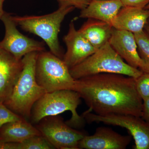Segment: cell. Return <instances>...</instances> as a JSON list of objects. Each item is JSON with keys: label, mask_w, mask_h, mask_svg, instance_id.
I'll use <instances>...</instances> for the list:
<instances>
[{"label": "cell", "mask_w": 149, "mask_h": 149, "mask_svg": "<svg viewBox=\"0 0 149 149\" xmlns=\"http://www.w3.org/2000/svg\"><path fill=\"white\" fill-rule=\"evenodd\" d=\"M20 149H52L54 148L42 135L32 136L20 143Z\"/></svg>", "instance_id": "obj_19"}, {"label": "cell", "mask_w": 149, "mask_h": 149, "mask_svg": "<svg viewBox=\"0 0 149 149\" xmlns=\"http://www.w3.org/2000/svg\"><path fill=\"white\" fill-rule=\"evenodd\" d=\"M113 27L106 22L94 19H88L79 31L96 49L108 42Z\"/></svg>", "instance_id": "obj_17"}, {"label": "cell", "mask_w": 149, "mask_h": 149, "mask_svg": "<svg viewBox=\"0 0 149 149\" xmlns=\"http://www.w3.org/2000/svg\"><path fill=\"white\" fill-rule=\"evenodd\" d=\"M5 1V0H3L4 1Z\"/></svg>", "instance_id": "obj_30"}, {"label": "cell", "mask_w": 149, "mask_h": 149, "mask_svg": "<svg viewBox=\"0 0 149 149\" xmlns=\"http://www.w3.org/2000/svg\"><path fill=\"white\" fill-rule=\"evenodd\" d=\"M109 43L126 63L143 72H149L148 68L139 55L133 33L113 28Z\"/></svg>", "instance_id": "obj_10"}, {"label": "cell", "mask_w": 149, "mask_h": 149, "mask_svg": "<svg viewBox=\"0 0 149 149\" xmlns=\"http://www.w3.org/2000/svg\"><path fill=\"white\" fill-rule=\"evenodd\" d=\"M147 9H148V10H149V3L148 4V5L147 6Z\"/></svg>", "instance_id": "obj_28"}, {"label": "cell", "mask_w": 149, "mask_h": 149, "mask_svg": "<svg viewBox=\"0 0 149 149\" xmlns=\"http://www.w3.org/2000/svg\"><path fill=\"white\" fill-rule=\"evenodd\" d=\"M81 99L79 93L72 90L46 93L33 106L30 115L31 121L38 123L47 116H58L64 112L70 111L72 116L70 119L65 121L67 124L76 129L83 128L85 120L77 111Z\"/></svg>", "instance_id": "obj_4"}, {"label": "cell", "mask_w": 149, "mask_h": 149, "mask_svg": "<svg viewBox=\"0 0 149 149\" xmlns=\"http://www.w3.org/2000/svg\"><path fill=\"white\" fill-rule=\"evenodd\" d=\"M123 7L144 8L149 3V0H120Z\"/></svg>", "instance_id": "obj_23"}, {"label": "cell", "mask_w": 149, "mask_h": 149, "mask_svg": "<svg viewBox=\"0 0 149 149\" xmlns=\"http://www.w3.org/2000/svg\"><path fill=\"white\" fill-rule=\"evenodd\" d=\"M59 6H70L82 10L89 4L91 0H57Z\"/></svg>", "instance_id": "obj_22"}, {"label": "cell", "mask_w": 149, "mask_h": 149, "mask_svg": "<svg viewBox=\"0 0 149 149\" xmlns=\"http://www.w3.org/2000/svg\"><path fill=\"white\" fill-rule=\"evenodd\" d=\"M136 87L142 100L149 98V72H143L136 79Z\"/></svg>", "instance_id": "obj_21"}, {"label": "cell", "mask_w": 149, "mask_h": 149, "mask_svg": "<svg viewBox=\"0 0 149 149\" xmlns=\"http://www.w3.org/2000/svg\"><path fill=\"white\" fill-rule=\"evenodd\" d=\"M38 123L36 128L55 149H79V142L87 135L70 127L57 116L45 118Z\"/></svg>", "instance_id": "obj_8"}, {"label": "cell", "mask_w": 149, "mask_h": 149, "mask_svg": "<svg viewBox=\"0 0 149 149\" xmlns=\"http://www.w3.org/2000/svg\"><path fill=\"white\" fill-rule=\"evenodd\" d=\"M38 53H30L22 58L23 68L10 95L4 102L11 110L25 119L30 118L33 106L46 93L35 77Z\"/></svg>", "instance_id": "obj_2"}, {"label": "cell", "mask_w": 149, "mask_h": 149, "mask_svg": "<svg viewBox=\"0 0 149 149\" xmlns=\"http://www.w3.org/2000/svg\"><path fill=\"white\" fill-rule=\"evenodd\" d=\"M35 77L37 83L46 93L60 90L74 91L76 80L62 59L50 52H38Z\"/></svg>", "instance_id": "obj_6"}, {"label": "cell", "mask_w": 149, "mask_h": 149, "mask_svg": "<svg viewBox=\"0 0 149 149\" xmlns=\"http://www.w3.org/2000/svg\"><path fill=\"white\" fill-rule=\"evenodd\" d=\"M123 7L120 0L91 1L86 8L81 10L79 17L94 19L111 25L113 20Z\"/></svg>", "instance_id": "obj_15"}, {"label": "cell", "mask_w": 149, "mask_h": 149, "mask_svg": "<svg viewBox=\"0 0 149 149\" xmlns=\"http://www.w3.org/2000/svg\"><path fill=\"white\" fill-rule=\"evenodd\" d=\"M134 34L139 55L149 71V35L144 30Z\"/></svg>", "instance_id": "obj_18"}, {"label": "cell", "mask_w": 149, "mask_h": 149, "mask_svg": "<svg viewBox=\"0 0 149 149\" xmlns=\"http://www.w3.org/2000/svg\"><path fill=\"white\" fill-rule=\"evenodd\" d=\"M3 0H0V20H1V18L5 12L4 11L3 9Z\"/></svg>", "instance_id": "obj_26"}, {"label": "cell", "mask_w": 149, "mask_h": 149, "mask_svg": "<svg viewBox=\"0 0 149 149\" xmlns=\"http://www.w3.org/2000/svg\"><path fill=\"white\" fill-rule=\"evenodd\" d=\"M63 41L67 50L63 60L69 69L84 61L97 50L76 29L73 20L70 23Z\"/></svg>", "instance_id": "obj_11"}, {"label": "cell", "mask_w": 149, "mask_h": 149, "mask_svg": "<svg viewBox=\"0 0 149 149\" xmlns=\"http://www.w3.org/2000/svg\"><path fill=\"white\" fill-rule=\"evenodd\" d=\"M148 18V10L123 7L113 20L111 26L114 29L135 34L143 30Z\"/></svg>", "instance_id": "obj_14"}, {"label": "cell", "mask_w": 149, "mask_h": 149, "mask_svg": "<svg viewBox=\"0 0 149 149\" xmlns=\"http://www.w3.org/2000/svg\"><path fill=\"white\" fill-rule=\"evenodd\" d=\"M41 133L26 119L8 123L0 129V142L22 143L32 136Z\"/></svg>", "instance_id": "obj_16"}, {"label": "cell", "mask_w": 149, "mask_h": 149, "mask_svg": "<svg viewBox=\"0 0 149 149\" xmlns=\"http://www.w3.org/2000/svg\"><path fill=\"white\" fill-rule=\"evenodd\" d=\"M23 68L22 59L14 56L0 46V102L10 95Z\"/></svg>", "instance_id": "obj_13"}, {"label": "cell", "mask_w": 149, "mask_h": 149, "mask_svg": "<svg viewBox=\"0 0 149 149\" xmlns=\"http://www.w3.org/2000/svg\"><path fill=\"white\" fill-rule=\"evenodd\" d=\"M74 8L70 6H61L54 12L45 15H12V18L22 29L42 38L51 52L63 59L64 55L62 54L58 35L62 22Z\"/></svg>", "instance_id": "obj_5"}, {"label": "cell", "mask_w": 149, "mask_h": 149, "mask_svg": "<svg viewBox=\"0 0 149 149\" xmlns=\"http://www.w3.org/2000/svg\"><path fill=\"white\" fill-rule=\"evenodd\" d=\"M141 117L149 123V98L143 100Z\"/></svg>", "instance_id": "obj_24"}, {"label": "cell", "mask_w": 149, "mask_h": 149, "mask_svg": "<svg viewBox=\"0 0 149 149\" xmlns=\"http://www.w3.org/2000/svg\"><path fill=\"white\" fill-rule=\"evenodd\" d=\"M0 149H20V143L0 142Z\"/></svg>", "instance_id": "obj_25"}, {"label": "cell", "mask_w": 149, "mask_h": 149, "mask_svg": "<svg viewBox=\"0 0 149 149\" xmlns=\"http://www.w3.org/2000/svg\"><path fill=\"white\" fill-rule=\"evenodd\" d=\"M72 77L78 80L100 73H115L137 78L143 71L128 65L107 43L84 61L70 69Z\"/></svg>", "instance_id": "obj_3"}, {"label": "cell", "mask_w": 149, "mask_h": 149, "mask_svg": "<svg viewBox=\"0 0 149 149\" xmlns=\"http://www.w3.org/2000/svg\"><path fill=\"white\" fill-rule=\"evenodd\" d=\"M74 91L99 115H132L141 117L143 101L136 78L115 73H100L76 80Z\"/></svg>", "instance_id": "obj_1"}, {"label": "cell", "mask_w": 149, "mask_h": 149, "mask_svg": "<svg viewBox=\"0 0 149 149\" xmlns=\"http://www.w3.org/2000/svg\"><path fill=\"white\" fill-rule=\"evenodd\" d=\"M81 116L89 123H103L126 128L135 141L133 149H149V123L141 117L127 114L101 116L87 111Z\"/></svg>", "instance_id": "obj_7"}, {"label": "cell", "mask_w": 149, "mask_h": 149, "mask_svg": "<svg viewBox=\"0 0 149 149\" xmlns=\"http://www.w3.org/2000/svg\"><path fill=\"white\" fill-rule=\"evenodd\" d=\"M144 28L146 29L147 34L149 35V25H146Z\"/></svg>", "instance_id": "obj_27"}, {"label": "cell", "mask_w": 149, "mask_h": 149, "mask_svg": "<svg viewBox=\"0 0 149 149\" xmlns=\"http://www.w3.org/2000/svg\"><path fill=\"white\" fill-rule=\"evenodd\" d=\"M1 20L4 25L5 33L0 46L17 58L21 59L27 54L45 51L44 43L29 38L19 31L10 14L5 12Z\"/></svg>", "instance_id": "obj_9"}, {"label": "cell", "mask_w": 149, "mask_h": 149, "mask_svg": "<svg viewBox=\"0 0 149 149\" xmlns=\"http://www.w3.org/2000/svg\"><path fill=\"white\" fill-rule=\"evenodd\" d=\"M132 136H123L111 128L99 127L91 136L85 135L78 144L82 149H125L132 140Z\"/></svg>", "instance_id": "obj_12"}, {"label": "cell", "mask_w": 149, "mask_h": 149, "mask_svg": "<svg viewBox=\"0 0 149 149\" xmlns=\"http://www.w3.org/2000/svg\"><path fill=\"white\" fill-rule=\"evenodd\" d=\"M91 1H105V0H91Z\"/></svg>", "instance_id": "obj_29"}, {"label": "cell", "mask_w": 149, "mask_h": 149, "mask_svg": "<svg viewBox=\"0 0 149 149\" xmlns=\"http://www.w3.org/2000/svg\"><path fill=\"white\" fill-rule=\"evenodd\" d=\"M23 118L11 110L4 103L0 102V129L6 123L18 121Z\"/></svg>", "instance_id": "obj_20"}]
</instances>
